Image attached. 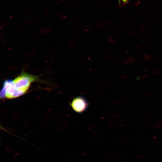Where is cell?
<instances>
[{
	"instance_id": "obj_2",
	"label": "cell",
	"mask_w": 162,
	"mask_h": 162,
	"mask_svg": "<svg viewBox=\"0 0 162 162\" xmlns=\"http://www.w3.org/2000/svg\"><path fill=\"white\" fill-rule=\"evenodd\" d=\"M73 110L77 113H82L84 111L88 106V103L86 99L81 97L74 98L71 103Z\"/></svg>"
},
{
	"instance_id": "obj_6",
	"label": "cell",
	"mask_w": 162,
	"mask_h": 162,
	"mask_svg": "<svg viewBox=\"0 0 162 162\" xmlns=\"http://www.w3.org/2000/svg\"><path fill=\"white\" fill-rule=\"evenodd\" d=\"M0 128H1V127L0 126Z\"/></svg>"
},
{
	"instance_id": "obj_4",
	"label": "cell",
	"mask_w": 162,
	"mask_h": 162,
	"mask_svg": "<svg viewBox=\"0 0 162 162\" xmlns=\"http://www.w3.org/2000/svg\"><path fill=\"white\" fill-rule=\"evenodd\" d=\"M6 97V92L5 89L3 88L0 92V99Z\"/></svg>"
},
{
	"instance_id": "obj_3",
	"label": "cell",
	"mask_w": 162,
	"mask_h": 162,
	"mask_svg": "<svg viewBox=\"0 0 162 162\" xmlns=\"http://www.w3.org/2000/svg\"><path fill=\"white\" fill-rule=\"evenodd\" d=\"M3 88L5 90L6 97L11 98L16 89L13 80H6L4 82Z\"/></svg>"
},
{
	"instance_id": "obj_5",
	"label": "cell",
	"mask_w": 162,
	"mask_h": 162,
	"mask_svg": "<svg viewBox=\"0 0 162 162\" xmlns=\"http://www.w3.org/2000/svg\"><path fill=\"white\" fill-rule=\"evenodd\" d=\"M122 1L124 4H126L128 3V0H119Z\"/></svg>"
},
{
	"instance_id": "obj_1",
	"label": "cell",
	"mask_w": 162,
	"mask_h": 162,
	"mask_svg": "<svg viewBox=\"0 0 162 162\" xmlns=\"http://www.w3.org/2000/svg\"><path fill=\"white\" fill-rule=\"evenodd\" d=\"M38 79L37 76L22 72L13 80L16 87L15 90L23 95L28 89L31 83L37 81Z\"/></svg>"
}]
</instances>
